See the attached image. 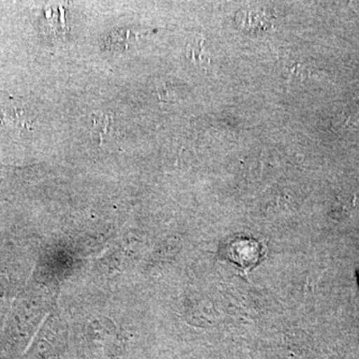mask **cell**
Returning <instances> with one entry per match:
<instances>
[{
    "mask_svg": "<svg viewBox=\"0 0 359 359\" xmlns=\"http://www.w3.org/2000/svg\"><path fill=\"white\" fill-rule=\"evenodd\" d=\"M0 121L16 131H32L34 128L35 116L22 101L9 100L0 106Z\"/></svg>",
    "mask_w": 359,
    "mask_h": 359,
    "instance_id": "1",
    "label": "cell"
},
{
    "mask_svg": "<svg viewBox=\"0 0 359 359\" xmlns=\"http://www.w3.org/2000/svg\"><path fill=\"white\" fill-rule=\"evenodd\" d=\"M92 118H93V129H92L91 135L95 133V136L99 137V141H102L103 137L110 132L113 121L112 117L103 114V113H95Z\"/></svg>",
    "mask_w": 359,
    "mask_h": 359,
    "instance_id": "2",
    "label": "cell"
}]
</instances>
